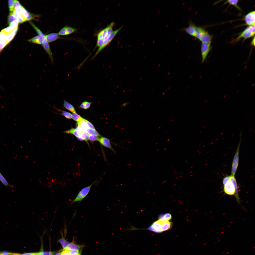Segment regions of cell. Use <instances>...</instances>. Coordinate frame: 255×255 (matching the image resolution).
I'll list each match as a JSON object with an SVG mask.
<instances>
[{"instance_id": "6da1fadb", "label": "cell", "mask_w": 255, "mask_h": 255, "mask_svg": "<svg viewBox=\"0 0 255 255\" xmlns=\"http://www.w3.org/2000/svg\"><path fill=\"white\" fill-rule=\"evenodd\" d=\"M115 23L112 22L105 28L99 32L97 34V39L96 47L99 48L103 44L104 42L109 37L113 32V28Z\"/></svg>"}, {"instance_id": "7a4b0ae2", "label": "cell", "mask_w": 255, "mask_h": 255, "mask_svg": "<svg viewBox=\"0 0 255 255\" xmlns=\"http://www.w3.org/2000/svg\"><path fill=\"white\" fill-rule=\"evenodd\" d=\"M196 37L202 42L210 43L211 37L205 30L201 27H198L196 29Z\"/></svg>"}, {"instance_id": "3957f363", "label": "cell", "mask_w": 255, "mask_h": 255, "mask_svg": "<svg viewBox=\"0 0 255 255\" xmlns=\"http://www.w3.org/2000/svg\"><path fill=\"white\" fill-rule=\"evenodd\" d=\"M97 181L96 180L90 185L82 189L78 193L75 198L72 201L69 205L78 201H81L84 199L89 193L91 188Z\"/></svg>"}, {"instance_id": "277c9868", "label": "cell", "mask_w": 255, "mask_h": 255, "mask_svg": "<svg viewBox=\"0 0 255 255\" xmlns=\"http://www.w3.org/2000/svg\"><path fill=\"white\" fill-rule=\"evenodd\" d=\"M255 34V25L249 26L246 28L244 30L237 38L235 39L238 41L241 38H243L245 40L247 38L251 37Z\"/></svg>"}, {"instance_id": "5b68a950", "label": "cell", "mask_w": 255, "mask_h": 255, "mask_svg": "<svg viewBox=\"0 0 255 255\" xmlns=\"http://www.w3.org/2000/svg\"><path fill=\"white\" fill-rule=\"evenodd\" d=\"M123 26L118 29L113 31L109 37L104 42L102 45L98 48L95 54L92 58V59L94 58L104 48L110 43Z\"/></svg>"}, {"instance_id": "8992f818", "label": "cell", "mask_w": 255, "mask_h": 255, "mask_svg": "<svg viewBox=\"0 0 255 255\" xmlns=\"http://www.w3.org/2000/svg\"><path fill=\"white\" fill-rule=\"evenodd\" d=\"M39 35L42 36L43 38V41L42 45L45 51L48 55L52 63H54V58L52 54L51 51L50 47L48 44V42L46 40L45 37V35L42 32H41L39 34Z\"/></svg>"}, {"instance_id": "52a82bcc", "label": "cell", "mask_w": 255, "mask_h": 255, "mask_svg": "<svg viewBox=\"0 0 255 255\" xmlns=\"http://www.w3.org/2000/svg\"><path fill=\"white\" fill-rule=\"evenodd\" d=\"M241 142L240 141L234 157L231 167V175L234 176L238 165L239 152Z\"/></svg>"}, {"instance_id": "ba28073f", "label": "cell", "mask_w": 255, "mask_h": 255, "mask_svg": "<svg viewBox=\"0 0 255 255\" xmlns=\"http://www.w3.org/2000/svg\"><path fill=\"white\" fill-rule=\"evenodd\" d=\"M211 43L202 42L201 49L202 63L207 59L208 55L211 49Z\"/></svg>"}, {"instance_id": "9c48e42d", "label": "cell", "mask_w": 255, "mask_h": 255, "mask_svg": "<svg viewBox=\"0 0 255 255\" xmlns=\"http://www.w3.org/2000/svg\"><path fill=\"white\" fill-rule=\"evenodd\" d=\"M223 191L226 194L234 196L235 197L236 191L234 186L233 183L230 180L224 185Z\"/></svg>"}, {"instance_id": "30bf717a", "label": "cell", "mask_w": 255, "mask_h": 255, "mask_svg": "<svg viewBox=\"0 0 255 255\" xmlns=\"http://www.w3.org/2000/svg\"><path fill=\"white\" fill-rule=\"evenodd\" d=\"M164 222L159 220L154 222L152 224L148 227L147 229L153 232L160 233L162 232L161 230V227Z\"/></svg>"}, {"instance_id": "8fae6325", "label": "cell", "mask_w": 255, "mask_h": 255, "mask_svg": "<svg viewBox=\"0 0 255 255\" xmlns=\"http://www.w3.org/2000/svg\"><path fill=\"white\" fill-rule=\"evenodd\" d=\"M255 11L251 12L245 17L244 20L246 24L249 26L255 25Z\"/></svg>"}, {"instance_id": "7c38bea8", "label": "cell", "mask_w": 255, "mask_h": 255, "mask_svg": "<svg viewBox=\"0 0 255 255\" xmlns=\"http://www.w3.org/2000/svg\"><path fill=\"white\" fill-rule=\"evenodd\" d=\"M77 30V29L76 28L66 26L60 30L58 34L59 35H68L76 32Z\"/></svg>"}, {"instance_id": "4fadbf2b", "label": "cell", "mask_w": 255, "mask_h": 255, "mask_svg": "<svg viewBox=\"0 0 255 255\" xmlns=\"http://www.w3.org/2000/svg\"><path fill=\"white\" fill-rule=\"evenodd\" d=\"M98 141L102 145L110 149L115 153H116L115 151L111 146L109 139L106 137H102L100 138Z\"/></svg>"}, {"instance_id": "5bb4252c", "label": "cell", "mask_w": 255, "mask_h": 255, "mask_svg": "<svg viewBox=\"0 0 255 255\" xmlns=\"http://www.w3.org/2000/svg\"><path fill=\"white\" fill-rule=\"evenodd\" d=\"M196 27L193 23H190L189 26L184 28L183 30L190 35L196 37Z\"/></svg>"}, {"instance_id": "9a60e30c", "label": "cell", "mask_w": 255, "mask_h": 255, "mask_svg": "<svg viewBox=\"0 0 255 255\" xmlns=\"http://www.w3.org/2000/svg\"><path fill=\"white\" fill-rule=\"evenodd\" d=\"M230 180L234 184L235 188L236 194L235 197L238 203L239 204L240 203V198L239 197L238 187L236 179L234 176L232 175H230Z\"/></svg>"}, {"instance_id": "2e32d148", "label": "cell", "mask_w": 255, "mask_h": 255, "mask_svg": "<svg viewBox=\"0 0 255 255\" xmlns=\"http://www.w3.org/2000/svg\"><path fill=\"white\" fill-rule=\"evenodd\" d=\"M58 33H51L45 35V37L48 42H50L60 38H62L59 35Z\"/></svg>"}, {"instance_id": "e0dca14e", "label": "cell", "mask_w": 255, "mask_h": 255, "mask_svg": "<svg viewBox=\"0 0 255 255\" xmlns=\"http://www.w3.org/2000/svg\"><path fill=\"white\" fill-rule=\"evenodd\" d=\"M83 247V245H80L75 244L74 242L70 243L65 250L69 251L72 250H79L81 249Z\"/></svg>"}, {"instance_id": "ac0fdd59", "label": "cell", "mask_w": 255, "mask_h": 255, "mask_svg": "<svg viewBox=\"0 0 255 255\" xmlns=\"http://www.w3.org/2000/svg\"><path fill=\"white\" fill-rule=\"evenodd\" d=\"M28 41L32 43L41 44L42 43L43 38L42 36L39 35L29 39Z\"/></svg>"}, {"instance_id": "d6986e66", "label": "cell", "mask_w": 255, "mask_h": 255, "mask_svg": "<svg viewBox=\"0 0 255 255\" xmlns=\"http://www.w3.org/2000/svg\"><path fill=\"white\" fill-rule=\"evenodd\" d=\"M172 223L170 221H168L163 222L161 229L162 232L170 230L172 227Z\"/></svg>"}, {"instance_id": "ffe728a7", "label": "cell", "mask_w": 255, "mask_h": 255, "mask_svg": "<svg viewBox=\"0 0 255 255\" xmlns=\"http://www.w3.org/2000/svg\"><path fill=\"white\" fill-rule=\"evenodd\" d=\"M85 132L89 134L97 136H98L102 137V136L95 130H94L88 127L83 130Z\"/></svg>"}, {"instance_id": "44dd1931", "label": "cell", "mask_w": 255, "mask_h": 255, "mask_svg": "<svg viewBox=\"0 0 255 255\" xmlns=\"http://www.w3.org/2000/svg\"><path fill=\"white\" fill-rule=\"evenodd\" d=\"M172 216L171 214L170 213H167L164 214H161L159 215L158 217V219L165 222L169 221L170 220Z\"/></svg>"}, {"instance_id": "7402d4cb", "label": "cell", "mask_w": 255, "mask_h": 255, "mask_svg": "<svg viewBox=\"0 0 255 255\" xmlns=\"http://www.w3.org/2000/svg\"><path fill=\"white\" fill-rule=\"evenodd\" d=\"M63 106L65 108L72 113L76 112L73 106L65 100L64 101Z\"/></svg>"}, {"instance_id": "603a6c76", "label": "cell", "mask_w": 255, "mask_h": 255, "mask_svg": "<svg viewBox=\"0 0 255 255\" xmlns=\"http://www.w3.org/2000/svg\"><path fill=\"white\" fill-rule=\"evenodd\" d=\"M80 137L83 140L85 141L89 144L88 142V140L89 137V134L83 131L79 134Z\"/></svg>"}, {"instance_id": "cb8c5ba5", "label": "cell", "mask_w": 255, "mask_h": 255, "mask_svg": "<svg viewBox=\"0 0 255 255\" xmlns=\"http://www.w3.org/2000/svg\"><path fill=\"white\" fill-rule=\"evenodd\" d=\"M78 126L81 127L83 129L89 127L86 123L84 120V119L77 122Z\"/></svg>"}, {"instance_id": "d4e9b609", "label": "cell", "mask_w": 255, "mask_h": 255, "mask_svg": "<svg viewBox=\"0 0 255 255\" xmlns=\"http://www.w3.org/2000/svg\"><path fill=\"white\" fill-rule=\"evenodd\" d=\"M64 132L66 133L73 134L76 136L77 138L80 137L79 135L75 129L72 128L70 130L64 131Z\"/></svg>"}, {"instance_id": "484cf974", "label": "cell", "mask_w": 255, "mask_h": 255, "mask_svg": "<svg viewBox=\"0 0 255 255\" xmlns=\"http://www.w3.org/2000/svg\"><path fill=\"white\" fill-rule=\"evenodd\" d=\"M59 242L61 244L64 250H65L67 246L69 244V242L66 240L64 238H62L60 239Z\"/></svg>"}, {"instance_id": "4316f807", "label": "cell", "mask_w": 255, "mask_h": 255, "mask_svg": "<svg viewBox=\"0 0 255 255\" xmlns=\"http://www.w3.org/2000/svg\"><path fill=\"white\" fill-rule=\"evenodd\" d=\"M0 181L6 187H8L10 186L11 187H12V186L10 185L7 181L3 176L1 174L0 172Z\"/></svg>"}, {"instance_id": "83f0119b", "label": "cell", "mask_w": 255, "mask_h": 255, "mask_svg": "<svg viewBox=\"0 0 255 255\" xmlns=\"http://www.w3.org/2000/svg\"><path fill=\"white\" fill-rule=\"evenodd\" d=\"M72 118L77 122L82 120L83 119L79 115H78L76 112L72 113Z\"/></svg>"}, {"instance_id": "f1b7e54d", "label": "cell", "mask_w": 255, "mask_h": 255, "mask_svg": "<svg viewBox=\"0 0 255 255\" xmlns=\"http://www.w3.org/2000/svg\"><path fill=\"white\" fill-rule=\"evenodd\" d=\"M7 35L1 30L0 32V42H6Z\"/></svg>"}, {"instance_id": "f546056e", "label": "cell", "mask_w": 255, "mask_h": 255, "mask_svg": "<svg viewBox=\"0 0 255 255\" xmlns=\"http://www.w3.org/2000/svg\"><path fill=\"white\" fill-rule=\"evenodd\" d=\"M91 103L92 102L87 101H84L81 104L80 106V107L82 109H87L89 107Z\"/></svg>"}, {"instance_id": "4dcf8cb0", "label": "cell", "mask_w": 255, "mask_h": 255, "mask_svg": "<svg viewBox=\"0 0 255 255\" xmlns=\"http://www.w3.org/2000/svg\"><path fill=\"white\" fill-rule=\"evenodd\" d=\"M238 1V0H228L226 2L230 4L234 5L239 9L241 10V9L237 5V3Z\"/></svg>"}, {"instance_id": "1f68e13d", "label": "cell", "mask_w": 255, "mask_h": 255, "mask_svg": "<svg viewBox=\"0 0 255 255\" xmlns=\"http://www.w3.org/2000/svg\"><path fill=\"white\" fill-rule=\"evenodd\" d=\"M16 34L12 32L7 34L6 42L7 44H8L13 39Z\"/></svg>"}, {"instance_id": "d6a6232c", "label": "cell", "mask_w": 255, "mask_h": 255, "mask_svg": "<svg viewBox=\"0 0 255 255\" xmlns=\"http://www.w3.org/2000/svg\"><path fill=\"white\" fill-rule=\"evenodd\" d=\"M61 111L62 113L60 114L66 118L68 119L72 118V114L70 113L63 110H61Z\"/></svg>"}, {"instance_id": "836d02e7", "label": "cell", "mask_w": 255, "mask_h": 255, "mask_svg": "<svg viewBox=\"0 0 255 255\" xmlns=\"http://www.w3.org/2000/svg\"><path fill=\"white\" fill-rule=\"evenodd\" d=\"M12 12H10L8 18V22L9 24L14 21L16 20V18L13 14Z\"/></svg>"}, {"instance_id": "e575fe53", "label": "cell", "mask_w": 255, "mask_h": 255, "mask_svg": "<svg viewBox=\"0 0 255 255\" xmlns=\"http://www.w3.org/2000/svg\"><path fill=\"white\" fill-rule=\"evenodd\" d=\"M99 139V137L98 136L89 134L88 140L91 142L96 141H98Z\"/></svg>"}, {"instance_id": "d590c367", "label": "cell", "mask_w": 255, "mask_h": 255, "mask_svg": "<svg viewBox=\"0 0 255 255\" xmlns=\"http://www.w3.org/2000/svg\"><path fill=\"white\" fill-rule=\"evenodd\" d=\"M14 0H9L8 1V4L9 9L10 12L13 11L14 9Z\"/></svg>"}, {"instance_id": "8d00e7d4", "label": "cell", "mask_w": 255, "mask_h": 255, "mask_svg": "<svg viewBox=\"0 0 255 255\" xmlns=\"http://www.w3.org/2000/svg\"><path fill=\"white\" fill-rule=\"evenodd\" d=\"M70 255H81V251L76 250H72L68 251Z\"/></svg>"}, {"instance_id": "74e56055", "label": "cell", "mask_w": 255, "mask_h": 255, "mask_svg": "<svg viewBox=\"0 0 255 255\" xmlns=\"http://www.w3.org/2000/svg\"><path fill=\"white\" fill-rule=\"evenodd\" d=\"M19 22L17 20H16L11 23L9 24V26L15 28L18 27Z\"/></svg>"}, {"instance_id": "f35d334b", "label": "cell", "mask_w": 255, "mask_h": 255, "mask_svg": "<svg viewBox=\"0 0 255 255\" xmlns=\"http://www.w3.org/2000/svg\"><path fill=\"white\" fill-rule=\"evenodd\" d=\"M55 252H43L41 251L38 253L39 255H53Z\"/></svg>"}, {"instance_id": "ab89813d", "label": "cell", "mask_w": 255, "mask_h": 255, "mask_svg": "<svg viewBox=\"0 0 255 255\" xmlns=\"http://www.w3.org/2000/svg\"><path fill=\"white\" fill-rule=\"evenodd\" d=\"M1 30L7 35L11 33L13 31L11 30L9 26Z\"/></svg>"}, {"instance_id": "60d3db41", "label": "cell", "mask_w": 255, "mask_h": 255, "mask_svg": "<svg viewBox=\"0 0 255 255\" xmlns=\"http://www.w3.org/2000/svg\"><path fill=\"white\" fill-rule=\"evenodd\" d=\"M84 120L86 123L89 128L94 130H95L94 126L91 123L85 119H84Z\"/></svg>"}, {"instance_id": "b9f144b4", "label": "cell", "mask_w": 255, "mask_h": 255, "mask_svg": "<svg viewBox=\"0 0 255 255\" xmlns=\"http://www.w3.org/2000/svg\"><path fill=\"white\" fill-rule=\"evenodd\" d=\"M7 44L6 42H0V52Z\"/></svg>"}, {"instance_id": "7bdbcfd3", "label": "cell", "mask_w": 255, "mask_h": 255, "mask_svg": "<svg viewBox=\"0 0 255 255\" xmlns=\"http://www.w3.org/2000/svg\"><path fill=\"white\" fill-rule=\"evenodd\" d=\"M230 179V176H226L224 177L223 179V185H225L226 183Z\"/></svg>"}, {"instance_id": "ee69618b", "label": "cell", "mask_w": 255, "mask_h": 255, "mask_svg": "<svg viewBox=\"0 0 255 255\" xmlns=\"http://www.w3.org/2000/svg\"><path fill=\"white\" fill-rule=\"evenodd\" d=\"M22 5L17 0H14V9L17 7L21 6Z\"/></svg>"}, {"instance_id": "f6af8a7d", "label": "cell", "mask_w": 255, "mask_h": 255, "mask_svg": "<svg viewBox=\"0 0 255 255\" xmlns=\"http://www.w3.org/2000/svg\"><path fill=\"white\" fill-rule=\"evenodd\" d=\"M75 129L79 134L84 131L81 127L78 126Z\"/></svg>"}, {"instance_id": "bcb514c9", "label": "cell", "mask_w": 255, "mask_h": 255, "mask_svg": "<svg viewBox=\"0 0 255 255\" xmlns=\"http://www.w3.org/2000/svg\"><path fill=\"white\" fill-rule=\"evenodd\" d=\"M1 255H13V253L8 252L6 251H3L0 252Z\"/></svg>"}, {"instance_id": "7dc6e473", "label": "cell", "mask_w": 255, "mask_h": 255, "mask_svg": "<svg viewBox=\"0 0 255 255\" xmlns=\"http://www.w3.org/2000/svg\"><path fill=\"white\" fill-rule=\"evenodd\" d=\"M69 251L67 250H64L62 251L61 255H70Z\"/></svg>"}, {"instance_id": "c3c4849f", "label": "cell", "mask_w": 255, "mask_h": 255, "mask_svg": "<svg viewBox=\"0 0 255 255\" xmlns=\"http://www.w3.org/2000/svg\"><path fill=\"white\" fill-rule=\"evenodd\" d=\"M35 253H27L22 254H18V255H34Z\"/></svg>"}, {"instance_id": "681fc988", "label": "cell", "mask_w": 255, "mask_h": 255, "mask_svg": "<svg viewBox=\"0 0 255 255\" xmlns=\"http://www.w3.org/2000/svg\"><path fill=\"white\" fill-rule=\"evenodd\" d=\"M251 45L254 46H255V37L254 36L251 42Z\"/></svg>"}, {"instance_id": "f907efd6", "label": "cell", "mask_w": 255, "mask_h": 255, "mask_svg": "<svg viewBox=\"0 0 255 255\" xmlns=\"http://www.w3.org/2000/svg\"><path fill=\"white\" fill-rule=\"evenodd\" d=\"M18 29V27H17L14 29L12 32L15 34H16Z\"/></svg>"}, {"instance_id": "816d5d0a", "label": "cell", "mask_w": 255, "mask_h": 255, "mask_svg": "<svg viewBox=\"0 0 255 255\" xmlns=\"http://www.w3.org/2000/svg\"><path fill=\"white\" fill-rule=\"evenodd\" d=\"M62 251H60L59 252L56 253L55 255H61Z\"/></svg>"}, {"instance_id": "f5cc1de1", "label": "cell", "mask_w": 255, "mask_h": 255, "mask_svg": "<svg viewBox=\"0 0 255 255\" xmlns=\"http://www.w3.org/2000/svg\"><path fill=\"white\" fill-rule=\"evenodd\" d=\"M19 253H13V255H18Z\"/></svg>"}, {"instance_id": "db71d44e", "label": "cell", "mask_w": 255, "mask_h": 255, "mask_svg": "<svg viewBox=\"0 0 255 255\" xmlns=\"http://www.w3.org/2000/svg\"><path fill=\"white\" fill-rule=\"evenodd\" d=\"M34 255H39L38 253H35Z\"/></svg>"}, {"instance_id": "11a10c76", "label": "cell", "mask_w": 255, "mask_h": 255, "mask_svg": "<svg viewBox=\"0 0 255 255\" xmlns=\"http://www.w3.org/2000/svg\"><path fill=\"white\" fill-rule=\"evenodd\" d=\"M0 255H1L0 252Z\"/></svg>"}, {"instance_id": "9f6ffc18", "label": "cell", "mask_w": 255, "mask_h": 255, "mask_svg": "<svg viewBox=\"0 0 255 255\" xmlns=\"http://www.w3.org/2000/svg\"></svg>"}]
</instances>
